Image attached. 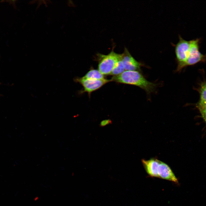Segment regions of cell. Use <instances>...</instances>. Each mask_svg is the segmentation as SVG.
<instances>
[{"label": "cell", "mask_w": 206, "mask_h": 206, "mask_svg": "<svg viewBox=\"0 0 206 206\" xmlns=\"http://www.w3.org/2000/svg\"><path fill=\"white\" fill-rule=\"evenodd\" d=\"M111 81L135 86L145 90L148 94L153 92L156 84L147 80L139 71L126 70L113 76Z\"/></svg>", "instance_id": "1"}, {"label": "cell", "mask_w": 206, "mask_h": 206, "mask_svg": "<svg viewBox=\"0 0 206 206\" xmlns=\"http://www.w3.org/2000/svg\"><path fill=\"white\" fill-rule=\"evenodd\" d=\"M98 70L103 75H110L115 64L122 57V54H117L113 50L107 55H97Z\"/></svg>", "instance_id": "2"}, {"label": "cell", "mask_w": 206, "mask_h": 206, "mask_svg": "<svg viewBox=\"0 0 206 206\" xmlns=\"http://www.w3.org/2000/svg\"><path fill=\"white\" fill-rule=\"evenodd\" d=\"M200 39H196L190 41V47L187 60L183 64V68L187 66L195 65L200 62L206 61V54H201L199 50Z\"/></svg>", "instance_id": "3"}, {"label": "cell", "mask_w": 206, "mask_h": 206, "mask_svg": "<svg viewBox=\"0 0 206 206\" xmlns=\"http://www.w3.org/2000/svg\"><path fill=\"white\" fill-rule=\"evenodd\" d=\"M179 40L175 45V53L178 64L177 71L182 69L183 64L187 58L190 47V41L183 39L179 35Z\"/></svg>", "instance_id": "4"}, {"label": "cell", "mask_w": 206, "mask_h": 206, "mask_svg": "<svg viewBox=\"0 0 206 206\" xmlns=\"http://www.w3.org/2000/svg\"><path fill=\"white\" fill-rule=\"evenodd\" d=\"M74 80L80 83L83 87L82 93L87 92L89 95L91 93L102 87L106 84L111 81V80L105 79L102 80H95L84 79L82 77L75 78Z\"/></svg>", "instance_id": "5"}, {"label": "cell", "mask_w": 206, "mask_h": 206, "mask_svg": "<svg viewBox=\"0 0 206 206\" xmlns=\"http://www.w3.org/2000/svg\"><path fill=\"white\" fill-rule=\"evenodd\" d=\"M122 54V61L125 70L138 71L140 70L143 64L137 61L126 48L124 49V52Z\"/></svg>", "instance_id": "6"}, {"label": "cell", "mask_w": 206, "mask_h": 206, "mask_svg": "<svg viewBox=\"0 0 206 206\" xmlns=\"http://www.w3.org/2000/svg\"><path fill=\"white\" fill-rule=\"evenodd\" d=\"M158 177L178 184V180L169 166L160 161L158 169Z\"/></svg>", "instance_id": "7"}, {"label": "cell", "mask_w": 206, "mask_h": 206, "mask_svg": "<svg viewBox=\"0 0 206 206\" xmlns=\"http://www.w3.org/2000/svg\"><path fill=\"white\" fill-rule=\"evenodd\" d=\"M143 167L147 174L152 177H158V169L160 161L156 158L142 160Z\"/></svg>", "instance_id": "8"}, {"label": "cell", "mask_w": 206, "mask_h": 206, "mask_svg": "<svg viewBox=\"0 0 206 206\" xmlns=\"http://www.w3.org/2000/svg\"><path fill=\"white\" fill-rule=\"evenodd\" d=\"M82 78L88 79L102 80L105 79L104 75L98 70L91 69Z\"/></svg>", "instance_id": "9"}, {"label": "cell", "mask_w": 206, "mask_h": 206, "mask_svg": "<svg viewBox=\"0 0 206 206\" xmlns=\"http://www.w3.org/2000/svg\"><path fill=\"white\" fill-rule=\"evenodd\" d=\"M122 57L115 64L110 75L116 76L119 75L124 71Z\"/></svg>", "instance_id": "10"}, {"label": "cell", "mask_w": 206, "mask_h": 206, "mask_svg": "<svg viewBox=\"0 0 206 206\" xmlns=\"http://www.w3.org/2000/svg\"><path fill=\"white\" fill-rule=\"evenodd\" d=\"M199 93L200 98L198 103H206V82L204 83L201 85Z\"/></svg>", "instance_id": "11"}, {"label": "cell", "mask_w": 206, "mask_h": 206, "mask_svg": "<svg viewBox=\"0 0 206 206\" xmlns=\"http://www.w3.org/2000/svg\"><path fill=\"white\" fill-rule=\"evenodd\" d=\"M199 109L202 117L206 122V109L202 108H197Z\"/></svg>", "instance_id": "12"}, {"label": "cell", "mask_w": 206, "mask_h": 206, "mask_svg": "<svg viewBox=\"0 0 206 206\" xmlns=\"http://www.w3.org/2000/svg\"><path fill=\"white\" fill-rule=\"evenodd\" d=\"M111 123L112 121L110 120H105L101 121L100 124V126L101 127H104Z\"/></svg>", "instance_id": "13"}, {"label": "cell", "mask_w": 206, "mask_h": 206, "mask_svg": "<svg viewBox=\"0 0 206 206\" xmlns=\"http://www.w3.org/2000/svg\"><path fill=\"white\" fill-rule=\"evenodd\" d=\"M197 108H200L206 109V103L202 104L198 103L197 104Z\"/></svg>", "instance_id": "14"}]
</instances>
